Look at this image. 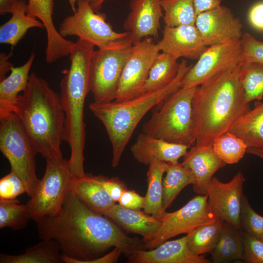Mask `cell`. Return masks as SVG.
<instances>
[{
  "label": "cell",
  "mask_w": 263,
  "mask_h": 263,
  "mask_svg": "<svg viewBox=\"0 0 263 263\" xmlns=\"http://www.w3.org/2000/svg\"><path fill=\"white\" fill-rule=\"evenodd\" d=\"M102 184L110 196L115 202H118L122 193L127 188L125 185L119 178H108L101 175Z\"/></svg>",
  "instance_id": "cell-42"
},
{
  "label": "cell",
  "mask_w": 263,
  "mask_h": 263,
  "mask_svg": "<svg viewBox=\"0 0 263 263\" xmlns=\"http://www.w3.org/2000/svg\"><path fill=\"white\" fill-rule=\"evenodd\" d=\"M197 87L180 88L142 126V132L167 141L187 145L195 143L192 99Z\"/></svg>",
  "instance_id": "cell-6"
},
{
  "label": "cell",
  "mask_w": 263,
  "mask_h": 263,
  "mask_svg": "<svg viewBox=\"0 0 263 263\" xmlns=\"http://www.w3.org/2000/svg\"><path fill=\"white\" fill-rule=\"evenodd\" d=\"M247 148L243 139L229 132L217 137L213 143L214 152L226 164L238 163L246 153Z\"/></svg>",
  "instance_id": "cell-36"
},
{
  "label": "cell",
  "mask_w": 263,
  "mask_h": 263,
  "mask_svg": "<svg viewBox=\"0 0 263 263\" xmlns=\"http://www.w3.org/2000/svg\"><path fill=\"white\" fill-rule=\"evenodd\" d=\"M58 244L51 239H43L18 255L1 253L0 263H62Z\"/></svg>",
  "instance_id": "cell-27"
},
{
  "label": "cell",
  "mask_w": 263,
  "mask_h": 263,
  "mask_svg": "<svg viewBox=\"0 0 263 263\" xmlns=\"http://www.w3.org/2000/svg\"><path fill=\"white\" fill-rule=\"evenodd\" d=\"M179 64L171 56L159 53L150 70L144 86L145 92L159 90L170 83L178 73Z\"/></svg>",
  "instance_id": "cell-32"
},
{
  "label": "cell",
  "mask_w": 263,
  "mask_h": 263,
  "mask_svg": "<svg viewBox=\"0 0 263 263\" xmlns=\"http://www.w3.org/2000/svg\"><path fill=\"white\" fill-rule=\"evenodd\" d=\"M246 153L256 156L263 160V148L248 147Z\"/></svg>",
  "instance_id": "cell-48"
},
{
  "label": "cell",
  "mask_w": 263,
  "mask_h": 263,
  "mask_svg": "<svg viewBox=\"0 0 263 263\" xmlns=\"http://www.w3.org/2000/svg\"><path fill=\"white\" fill-rule=\"evenodd\" d=\"M161 4L165 25L195 24L196 15L193 0H161Z\"/></svg>",
  "instance_id": "cell-33"
},
{
  "label": "cell",
  "mask_w": 263,
  "mask_h": 263,
  "mask_svg": "<svg viewBox=\"0 0 263 263\" xmlns=\"http://www.w3.org/2000/svg\"><path fill=\"white\" fill-rule=\"evenodd\" d=\"M69 190L90 209L102 214L116 204L103 187L101 175L73 176Z\"/></svg>",
  "instance_id": "cell-21"
},
{
  "label": "cell",
  "mask_w": 263,
  "mask_h": 263,
  "mask_svg": "<svg viewBox=\"0 0 263 263\" xmlns=\"http://www.w3.org/2000/svg\"><path fill=\"white\" fill-rule=\"evenodd\" d=\"M35 57L32 53L23 65L13 67L10 75L0 81V117L14 112L20 93L27 86Z\"/></svg>",
  "instance_id": "cell-23"
},
{
  "label": "cell",
  "mask_w": 263,
  "mask_h": 263,
  "mask_svg": "<svg viewBox=\"0 0 263 263\" xmlns=\"http://www.w3.org/2000/svg\"><path fill=\"white\" fill-rule=\"evenodd\" d=\"M240 224L243 231L261 240L263 238V216L253 209L244 193L241 202Z\"/></svg>",
  "instance_id": "cell-37"
},
{
  "label": "cell",
  "mask_w": 263,
  "mask_h": 263,
  "mask_svg": "<svg viewBox=\"0 0 263 263\" xmlns=\"http://www.w3.org/2000/svg\"><path fill=\"white\" fill-rule=\"evenodd\" d=\"M37 224L41 240L57 242L64 263H88L115 247L127 258L145 249L142 240L127 235L116 223L90 209L70 190L60 212Z\"/></svg>",
  "instance_id": "cell-1"
},
{
  "label": "cell",
  "mask_w": 263,
  "mask_h": 263,
  "mask_svg": "<svg viewBox=\"0 0 263 263\" xmlns=\"http://www.w3.org/2000/svg\"><path fill=\"white\" fill-rule=\"evenodd\" d=\"M90 4L92 9L95 12H99L101 10L103 4L108 0H89Z\"/></svg>",
  "instance_id": "cell-47"
},
{
  "label": "cell",
  "mask_w": 263,
  "mask_h": 263,
  "mask_svg": "<svg viewBox=\"0 0 263 263\" xmlns=\"http://www.w3.org/2000/svg\"><path fill=\"white\" fill-rule=\"evenodd\" d=\"M145 197L142 196L135 190L126 189L122 193L118 204L125 208L140 210L144 208L145 205Z\"/></svg>",
  "instance_id": "cell-41"
},
{
  "label": "cell",
  "mask_w": 263,
  "mask_h": 263,
  "mask_svg": "<svg viewBox=\"0 0 263 263\" xmlns=\"http://www.w3.org/2000/svg\"><path fill=\"white\" fill-rule=\"evenodd\" d=\"M73 176L68 160H46L44 175L26 204L31 220L37 223L60 212Z\"/></svg>",
  "instance_id": "cell-9"
},
{
  "label": "cell",
  "mask_w": 263,
  "mask_h": 263,
  "mask_svg": "<svg viewBox=\"0 0 263 263\" xmlns=\"http://www.w3.org/2000/svg\"><path fill=\"white\" fill-rule=\"evenodd\" d=\"M165 173L162 181V204L164 209L166 210L182 190L192 184L193 176L188 169L179 163H168Z\"/></svg>",
  "instance_id": "cell-30"
},
{
  "label": "cell",
  "mask_w": 263,
  "mask_h": 263,
  "mask_svg": "<svg viewBox=\"0 0 263 263\" xmlns=\"http://www.w3.org/2000/svg\"><path fill=\"white\" fill-rule=\"evenodd\" d=\"M0 150L8 160L11 170L23 181L30 197L40 180L36 172L38 153L14 113L0 117Z\"/></svg>",
  "instance_id": "cell-7"
},
{
  "label": "cell",
  "mask_w": 263,
  "mask_h": 263,
  "mask_svg": "<svg viewBox=\"0 0 263 263\" xmlns=\"http://www.w3.org/2000/svg\"><path fill=\"white\" fill-rule=\"evenodd\" d=\"M128 36L94 51L90 64V84L94 101L115 100L122 73L133 45Z\"/></svg>",
  "instance_id": "cell-8"
},
{
  "label": "cell",
  "mask_w": 263,
  "mask_h": 263,
  "mask_svg": "<svg viewBox=\"0 0 263 263\" xmlns=\"http://www.w3.org/2000/svg\"><path fill=\"white\" fill-rule=\"evenodd\" d=\"M229 132L243 139L247 148H263V102H255V107L241 116Z\"/></svg>",
  "instance_id": "cell-26"
},
{
  "label": "cell",
  "mask_w": 263,
  "mask_h": 263,
  "mask_svg": "<svg viewBox=\"0 0 263 263\" xmlns=\"http://www.w3.org/2000/svg\"><path fill=\"white\" fill-rule=\"evenodd\" d=\"M31 220L26 204H20L18 199H0V228L8 227L13 230L25 228Z\"/></svg>",
  "instance_id": "cell-35"
},
{
  "label": "cell",
  "mask_w": 263,
  "mask_h": 263,
  "mask_svg": "<svg viewBox=\"0 0 263 263\" xmlns=\"http://www.w3.org/2000/svg\"><path fill=\"white\" fill-rule=\"evenodd\" d=\"M94 50V44L78 38L69 55L70 67L62 72L63 76L60 83L59 96L65 115L64 141L71 150L68 166L76 177L86 174L84 110L86 97L90 92V64Z\"/></svg>",
  "instance_id": "cell-4"
},
{
  "label": "cell",
  "mask_w": 263,
  "mask_h": 263,
  "mask_svg": "<svg viewBox=\"0 0 263 263\" xmlns=\"http://www.w3.org/2000/svg\"><path fill=\"white\" fill-rule=\"evenodd\" d=\"M240 66L197 87L192 99L195 144L213 146L217 137L251 109L244 96Z\"/></svg>",
  "instance_id": "cell-3"
},
{
  "label": "cell",
  "mask_w": 263,
  "mask_h": 263,
  "mask_svg": "<svg viewBox=\"0 0 263 263\" xmlns=\"http://www.w3.org/2000/svg\"><path fill=\"white\" fill-rule=\"evenodd\" d=\"M195 25L207 46L240 40L243 34L240 19L222 5L198 14Z\"/></svg>",
  "instance_id": "cell-15"
},
{
  "label": "cell",
  "mask_w": 263,
  "mask_h": 263,
  "mask_svg": "<svg viewBox=\"0 0 263 263\" xmlns=\"http://www.w3.org/2000/svg\"><path fill=\"white\" fill-rule=\"evenodd\" d=\"M207 199V194H198L180 209L166 212L160 218L159 229L150 238L142 239L145 249H153L171 238L187 234L200 225L214 222L217 218L210 210Z\"/></svg>",
  "instance_id": "cell-12"
},
{
  "label": "cell",
  "mask_w": 263,
  "mask_h": 263,
  "mask_svg": "<svg viewBox=\"0 0 263 263\" xmlns=\"http://www.w3.org/2000/svg\"><path fill=\"white\" fill-rule=\"evenodd\" d=\"M27 3L24 0H17L11 12V18L0 27V43L14 47L26 34L34 27L44 28L43 23L26 13Z\"/></svg>",
  "instance_id": "cell-25"
},
{
  "label": "cell",
  "mask_w": 263,
  "mask_h": 263,
  "mask_svg": "<svg viewBox=\"0 0 263 263\" xmlns=\"http://www.w3.org/2000/svg\"><path fill=\"white\" fill-rule=\"evenodd\" d=\"M243 230L224 221L219 241L210 254L214 263H229L243 258Z\"/></svg>",
  "instance_id": "cell-28"
},
{
  "label": "cell",
  "mask_w": 263,
  "mask_h": 263,
  "mask_svg": "<svg viewBox=\"0 0 263 263\" xmlns=\"http://www.w3.org/2000/svg\"><path fill=\"white\" fill-rule=\"evenodd\" d=\"M240 79L246 102L263 97V64L243 62L240 66Z\"/></svg>",
  "instance_id": "cell-34"
},
{
  "label": "cell",
  "mask_w": 263,
  "mask_h": 263,
  "mask_svg": "<svg viewBox=\"0 0 263 263\" xmlns=\"http://www.w3.org/2000/svg\"><path fill=\"white\" fill-rule=\"evenodd\" d=\"M196 16L203 12L221 5L222 0H193Z\"/></svg>",
  "instance_id": "cell-44"
},
{
  "label": "cell",
  "mask_w": 263,
  "mask_h": 263,
  "mask_svg": "<svg viewBox=\"0 0 263 263\" xmlns=\"http://www.w3.org/2000/svg\"><path fill=\"white\" fill-rule=\"evenodd\" d=\"M27 15L38 18L43 23L47 33V53L57 54L64 51L69 45V40L62 37L53 21V0H28Z\"/></svg>",
  "instance_id": "cell-24"
},
{
  "label": "cell",
  "mask_w": 263,
  "mask_h": 263,
  "mask_svg": "<svg viewBox=\"0 0 263 263\" xmlns=\"http://www.w3.org/2000/svg\"><path fill=\"white\" fill-rule=\"evenodd\" d=\"M129 7L123 27L129 32L132 43L149 37L158 38L160 19L164 16L161 0H131Z\"/></svg>",
  "instance_id": "cell-16"
},
{
  "label": "cell",
  "mask_w": 263,
  "mask_h": 263,
  "mask_svg": "<svg viewBox=\"0 0 263 263\" xmlns=\"http://www.w3.org/2000/svg\"><path fill=\"white\" fill-rule=\"evenodd\" d=\"M181 163L192 173L193 191L200 195L207 194L215 173L226 165L215 153L213 146L196 144L188 150Z\"/></svg>",
  "instance_id": "cell-18"
},
{
  "label": "cell",
  "mask_w": 263,
  "mask_h": 263,
  "mask_svg": "<svg viewBox=\"0 0 263 263\" xmlns=\"http://www.w3.org/2000/svg\"><path fill=\"white\" fill-rule=\"evenodd\" d=\"M248 19L253 27L263 31V2L257 3L251 7Z\"/></svg>",
  "instance_id": "cell-43"
},
{
  "label": "cell",
  "mask_w": 263,
  "mask_h": 263,
  "mask_svg": "<svg viewBox=\"0 0 263 263\" xmlns=\"http://www.w3.org/2000/svg\"><path fill=\"white\" fill-rule=\"evenodd\" d=\"M167 165L166 162L154 160L149 165L147 173L148 188L143 209L146 213L158 218H161L166 212L162 204V181Z\"/></svg>",
  "instance_id": "cell-29"
},
{
  "label": "cell",
  "mask_w": 263,
  "mask_h": 263,
  "mask_svg": "<svg viewBox=\"0 0 263 263\" xmlns=\"http://www.w3.org/2000/svg\"><path fill=\"white\" fill-rule=\"evenodd\" d=\"M17 0H0V14L11 13Z\"/></svg>",
  "instance_id": "cell-46"
},
{
  "label": "cell",
  "mask_w": 263,
  "mask_h": 263,
  "mask_svg": "<svg viewBox=\"0 0 263 263\" xmlns=\"http://www.w3.org/2000/svg\"><path fill=\"white\" fill-rule=\"evenodd\" d=\"M243 62L263 64V42L248 33L243 34L240 39Z\"/></svg>",
  "instance_id": "cell-39"
},
{
  "label": "cell",
  "mask_w": 263,
  "mask_h": 263,
  "mask_svg": "<svg viewBox=\"0 0 263 263\" xmlns=\"http://www.w3.org/2000/svg\"><path fill=\"white\" fill-rule=\"evenodd\" d=\"M191 66L183 59L178 73L168 85L159 90L145 92L132 99L97 102L89 105L91 112L103 124L112 147V166L119 164L121 156L134 130L151 109L164 102L181 88L182 80Z\"/></svg>",
  "instance_id": "cell-5"
},
{
  "label": "cell",
  "mask_w": 263,
  "mask_h": 263,
  "mask_svg": "<svg viewBox=\"0 0 263 263\" xmlns=\"http://www.w3.org/2000/svg\"><path fill=\"white\" fill-rule=\"evenodd\" d=\"M103 215L126 230L141 235L143 239L153 235L161 225L160 218L144 211L125 208L116 204L105 211Z\"/></svg>",
  "instance_id": "cell-22"
},
{
  "label": "cell",
  "mask_w": 263,
  "mask_h": 263,
  "mask_svg": "<svg viewBox=\"0 0 263 263\" xmlns=\"http://www.w3.org/2000/svg\"><path fill=\"white\" fill-rule=\"evenodd\" d=\"M245 181L241 171L227 183L213 176L207 193L209 207L214 215L240 229L241 202Z\"/></svg>",
  "instance_id": "cell-14"
},
{
  "label": "cell",
  "mask_w": 263,
  "mask_h": 263,
  "mask_svg": "<svg viewBox=\"0 0 263 263\" xmlns=\"http://www.w3.org/2000/svg\"><path fill=\"white\" fill-rule=\"evenodd\" d=\"M243 62L240 40L208 46L184 76L181 88L210 82L234 71Z\"/></svg>",
  "instance_id": "cell-10"
},
{
  "label": "cell",
  "mask_w": 263,
  "mask_h": 263,
  "mask_svg": "<svg viewBox=\"0 0 263 263\" xmlns=\"http://www.w3.org/2000/svg\"><path fill=\"white\" fill-rule=\"evenodd\" d=\"M223 222L217 218L214 222L200 225L188 233L190 251L196 256L211 254L219 241Z\"/></svg>",
  "instance_id": "cell-31"
},
{
  "label": "cell",
  "mask_w": 263,
  "mask_h": 263,
  "mask_svg": "<svg viewBox=\"0 0 263 263\" xmlns=\"http://www.w3.org/2000/svg\"><path fill=\"white\" fill-rule=\"evenodd\" d=\"M14 113L19 117L37 153L46 160L63 158L65 115L59 94L35 73L18 100Z\"/></svg>",
  "instance_id": "cell-2"
},
{
  "label": "cell",
  "mask_w": 263,
  "mask_h": 263,
  "mask_svg": "<svg viewBox=\"0 0 263 263\" xmlns=\"http://www.w3.org/2000/svg\"><path fill=\"white\" fill-rule=\"evenodd\" d=\"M187 235L175 240L166 241L151 249L137 250L129 257L133 263H209L202 255L196 256L189 250Z\"/></svg>",
  "instance_id": "cell-20"
},
{
  "label": "cell",
  "mask_w": 263,
  "mask_h": 263,
  "mask_svg": "<svg viewBox=\"0 0 263 263\" xmlns=\"http://www.w3.org/2000/svg\"><path fill=\"white\" fill-rule=\"evenodd\" d=\"M160 52L153 38L150 37L133 44L122 73L114 100H128L145 93L144 86L150 70Z\"/></svg>",
  "instance_id": "cell-13"
},
{
  "label": "cell",
  "mask_w": 263,
  "mask_h": 263,
  "mask_svg": "<svg viewBox=\"0 0 263 263\" xmlns=\"http://www.w3.org/2000/svg\"><path fill=\"white\" fill-rule=\"evenodd\" d=\"M162 39L156 44L160 52L176 59H198L208 46L204 43L195 24L164 26Z\"/></svg>",
  "instance_id": "cell-17"
},
{
  "label": "cell",
  "mask_w": 263,
  "mask_h": 263,
  "mask_svg": "<svg viewBox=\"0 0 263 263\" xmlns=\"http://www.w3.org/2000/svg\"><path fill=\"white\" fill-rule=\"evenodd\" d=\"M58 31L64 38L76 36L98 49L104 48L129 35V32L118 33L114 31L106 21V15L94 11L89 0H79L77 2L75 12L64 18Z\"/></svg>",
  "instance_id": "cell-11"
},
{
  "label": "cell",
  "mask_w": 263,
  "mask_h": 263,
  "mask_svg": "<svg viewBox=\"0 0 263 263\" xmlns=\"http://www.w3.org/2000/svg\"><path fill=\"white\" fill-rule=\"evenodd\" d=\"M10 56V54L7 55L4 52L0 53V81L5 78L6 74L14 67V64L9 60Z\"/></svg>",
  "instance_id": "cell-45"
},
{
  "label": "cell",
  "mask_w": 263,
  "mask_h": 263,
  "mask_svg": "<svg viewBox=\"0 0 263 263\" xmlns=\"http://www.w3.org/2000/svg\"><path fill=\"white\" fill-rule=\"evenodd\" d=\"M261 241L263 242V238L261 240Z\"/></svg>",
  "instance_id": "cell-50"
},
{
  "label": "cell",
  "mask_w": 263,
  "mask_h": 263,
  "mask_svg": "<svg viewBox=\"0 0 263 263\" xmlns=\"http://www.w3.org/2000/svg\"><path fill=\"white\" fill-rule=\"evenodd\" d=\"M243 258L245 263H263V242L243 231Z\"/></svg>",
  "instance_id": "cell-40"
},
{
  "label": "cell",
  "mask_w": 263,
  "mask_h": 263,
  "mask_svg": "<svg viewBox=\"0 0 263 263\" xmlns=\"http://www.w3.org/2000/svg\"><path fill=\"white\" fill-rule=\"evenodd\" d=\"M79 0H68L70 5L71 10L73 13L75 12L76 9L77 3Z\"/></svg>",
  "instance_id": "cell-49"
},
{
  "label": "cell",
  "mask_w": 263,
  "mask_h": 263,
  "mask_svg": "<svg viewBox=\"0 0 263 263\" xmlns=\"http://www.w3.org/2000/svg\"><path fill=\"white\" fill-rule=\"evenodd\" d=\"M189 148L187 145L169 142L142 132L131 146V151L138 162L149 166L154 160L178 163Z\"/></svg>",
  "instance_id": "cell-19"
},
{
  "label": "cell",
  "mask_w": 263,
  "mask_h": 263,
  "mask_svg": "<svg viewBox=\"0 0 263 263\" xmlns=\"http://www.w3.org/2000/svg\"><path fill=\"white\" fill-rule=\"evenodd\" d=\"M24 193L27 189L21 178L11 170L0 179V199L14 200Z\"/></svg>",
  "instance_id": "cell-38"
}]
</instances>
